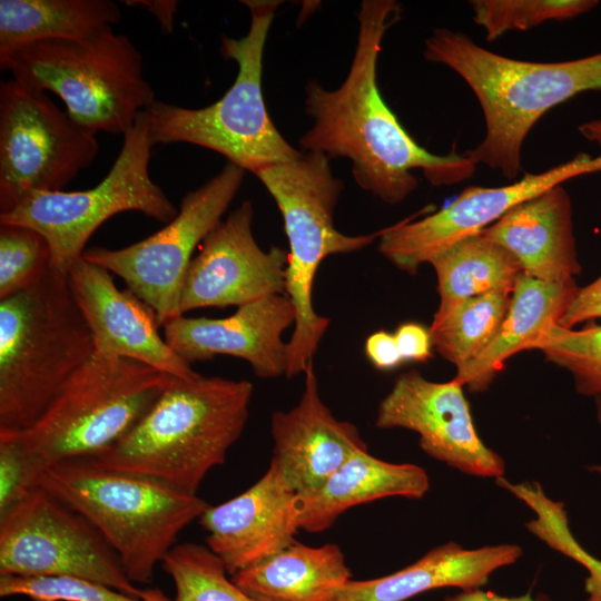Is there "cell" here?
<instances>
[{
  "label": "cell",
  "mask_w": 601,
  "mask_h": 601,
  "mask_svg": "<svg viewBox=\"0 0 601 601\" xmlns=\"http://www.w3.org/2000/svg\"><path fill=\"white\" fill-rule=\"evenodd\" d=\"M253 218V204L244 200L203 240L181 285V315L285 294L288 253L278 246L264 250L254 237Z\"/></svg>",
  "instance_id": "9a60e30c"
},
{
  "label": "cell",
  "mask_w": 601,
  "mask_h": 601,
  "mask_svg": "<svg viewBox=\"0 0 601 601\" xmlns=\"http://www.w3.org/2000/svg\"><path fill=\"white\" fill-rule=\"evenodd\" d=\"M601 171V155L578 154L566 162L501 187L469 186L451 203L420 219L383 228L378 252L407 274L455 244L481 233L516 205L577 176Z\"/></svg>",
  "instance_id": "5bb4252c"
},
{
  "label": "cell",
  "mask_w": 601,
  "mask_h": 601,
  "mask_svg": "<svg viewBox=\"0 0 601 601\" xmlns=\"http://www.w3.org/2000/svg\"><path fill=\"white\" fill-rule=\"evenodd\" d=\"M244 176V169L227 162L200 187L188 191L175 218L157 233L118 249L91 247L82 257L121 277L164 326L181 315L180 289L194 250L221 221Z\"/></svg>",
  "instance_id": "7c38bea8"
},
{
  "label": "cell",
  "mask_w": 601,
  "mask_h": 601,
  "mask_svg": "<svg viewBox=\"0 0 601 601\" xmlns=\"http://www.w3.org/2000/svg\"><path fill=\"white\" fill-rule=\"evenodd\" d=\"M463 385L432 382L417 371L400 375L378 405V428H406L431 457L469 475L501 477L505 462L479 436Z\"/></svg>",
  "instance_id": "2e32d148"
},
{
  "label": "cell",
  "mask_w": 601,
  "mask_h": 601,
  "mask_svg": "<svg viewBox=\"0 0 601 601\" xmlns=\"http://www.w3.org/2000/svg\"><path fill=\"white\" fill-rule=\"evenodd\" d=\"M423 55L455 71L482 108L484 138L464 156L511 180L522 169L523 142L538 120L581 92L601 90V51L559 62L525 61L492 52L463 32L437 28L425 39Z\"/></svg>",
  "instance_id": "7a4b0ae2"
},
{
  "label": "cell",
  "mask_w": 601,
  "mask_h": 601,
  "mask_svg": "<svg viewBox=\"0 0 601 601\" xmlns=\"http://www.w3.org/2000/svg\"><path fill=\"white\" fill-rule=\"evenodd\" d=\"M95 353L66 274L0 299V430L26 431Z\"/></svg>",
  "instance_id": "277c9868"
},
{
  "label": "cell",
  "mask_w": 601,
  "mask_h": 601,
  "mask_svg": "<svg viewBox=\"0 0 601 601\" xmlns=\"http://www.w3.org/2000/svg\"><path fill=\"white\" fill-rule=\"evenodd\" d=\"M443 601H551L545 594L533 597L531 593H525L519 597H506L484 591L482 589L461 590V592L443 599Z\"/></svg>",
  "instance_id": "f35d334b"
},
{
  "label": "cell",
  "mask_w": 601,
  "mask_h": 601,
  "mask_svg": "<svg viewBox=\"0 0 601 601\" xmlns=\"http://www.w3.org/2000/svg\"><path fill=\"white\" fill-rule=\"evenodd\" d=\"M395 0H364L357 12L355 53L344 82L335 90L311 80L305 111L314 120L299 138L302 151L347 158L359 188L396 205L418 186L421 169L433 186L471 178L476 165L455 150L435 155L420 146L384 101L377 85V61L386 31L401 18Z\"/></svg>",
  "instance_id": "6da1fadb"
},
{
  "label": "cell",
  "mask_w": 601,
  "mask_h": 601,
  "mask_svg": "<svg viewBox=\"0 0 601 601\" xmlns=\"http://www.w3.org/2000/svg\"><path fill=\"white\" fill-rule=\"evenodd\" d=\"M40 487L88 520L118 555L132 583H149L180 532L208 504L149 477L108 470L88 459L45 469Z\"/></svg>",
  "instance_id": "5b68a950"
},
{
  "label": "cell",
  "mask_w": 601,
  "mask_h": 601,
  "mask_svg": "<svg viewBox=\"0 0 601 601\" xmlns=\"http://www.w3.org/2000/svg\"><path fill=\"white\" fill-rule=\"evenodd\" d=\"M67 277L92 333L93 355L137 361L178 378L198 375L160 335L152 309L130 289L120 290L109 270L81 257Z\"/></svg>",
  "instance_id": "e0dca14e"
},
{
  "label": "cell",
  "mask_w": 601,
  "mask_h": 601,
  "mask_svg": "<svg viewBox=\"0 0 601 601\" xmlns=\"http://www.w3.org/2000/svg\"><path fill=\"white\" fill-rule=\"evenodd\" d=\"M295 321V307L284 294L237 307L223 318L180 315L162 327L167 344L190 365L227 355L246 361L257 377L276 378L286 375L283 335Z\"/></svg>",
  "instance_id": "ac0fdd59"
},
{
  "label": "cell",
  "mask_w": 601,
  "mask_h": 601,
  "mask_svg": "<svg viewBox=\"0 0 601 601\" xmlns=\"http://www.w3.org/2000/svg\"><path fill=\"white\" fill-rule=\"evenodd\" d=\"M270 433L272 462L296 494L318 489L356 452L367 450L356 426L337 420L322 401L313 363L298 403L273 413Z\"/></svg>",
  "instance_id": "ffe728a7"
},
{
  "label": "cell",
  "mask_w": 601,
  "mask_h": 601,
  "mask_svg": "<svg viewBox=\"0 0 601 601\" xmlns=\"http://www.w3.org/2000/svg\"><path fill=\"white\" fill-rule=\"evenodd\" d=\"M128 6L137 4L145 7L159 21L164 32H171L174 29V17L178 8V1L152 0V1H126Z\"/></svg>",
  "instance_id": "ab89813d"
},
{
  "label": "cell",
  "mask_w": 601,
  "mask_h": 601,
  "mask_svg": "<svg viewBox=\"0 0 601 601\" xmlns=\"http://www.w3.org/2000/svg\"><path fill=\"white\" fill-rule=\"evenodd\" d=\"M152 147L144 111L124 135L115 162L98 185L77 191L32 193L0 214V224L23 225L42 234L50 246L51 267L67 275L91 235L112 216L139 211L164 224L175 218L178 209L150 177Z\"/></svg>",
  "instance_id": "30bf717a"
},
{
  "label": "cell",
  "mask_w": 601,
  "mask_h": 601,
  "mask_svg": "<svg viewBox=\"0 0 601 601\" xmlns=\"http://www.w3.org/2000/svg\"><path fill=\"white\" fill-rule=\"evenodd\" d=\"M120 18L110 0H0V55L37 41L81 38Z\"/></svg>",
  "instance_id": "484cf974"
},
{
  "label": "cell",
  "mask_w": 601,
  "mask_h": 601,
  "mask_svg": "<svg viewBox=\"0 0 601 601\" xmlns=\"http://www.w3.org/2000/svg\"><path fill=\"white\" fill-rule=\"evenodd\" d=\"M46 467L22 431L0 430V519L40 487Z\"/></svg>",
  "instance_id": "e575fe53"
},
{
  "label": "cell",
  "mask_w": 601,
  "mask_h": 601,
  "mask_svg": "<svg viewBox=\"0 0 601 601\" xmlns=\"http://www.w3.org/2000/svg\"><path fill=\"white\" fill-rule=\"evenodd\" d=\"M601 318V275L591 284L579 287L559 325L572 328L574 325Z\"/></svg>",
  "instance_id": "d590c367"
},
{
  "label": "cell",
  "mask_w": 601,
  "mask_h": 601,
  "mask_svg": "<svg viewBox=\"0 0 601 601\" xmlns=\"http://www.w3.org/2000/svg\"><path fill=\"white\" fill-rule=\"evenodd\" d=\"M96 134L46 91L16 79L0 86V214L32 193L61 191L97 156Z\"/></svg>",
  "instance_id": "8fae6325"
},
{
  "label": "cell",
  "mask_w": 601,
  "mask_h": 601,
  "mask_svg": "<svg viewBox=\"0 0 601 601\" xmlns=\"http://www.w3.org/2000/svg\"><path fill=\"white\" fill-rule=\"evenodd\" d=\"M394 336L404 362L426 363L432 357L430 328L418 323H404Z\"/></svg>",
  "instance_id": "8d00e7d4"
},
{
  "label": "cell",
  "mask_w": 601,
  "mask_h": 601,
  "mask_svg": "<svg viewBox=\"0 0 601 601\" xmlns=\"http://www.w3.org/2000/svg\"><path fill=\"white\" fill-rule=\"evenodd\" d=\"M18 595L32 601H170L157 589L140 598L76 577L0 575V597Z\"/></svg>",
  "instance_id": "d6a6232c"
},
{
  "label": "cell",
  "mask_w": 601,
  "mask_h": 601,
  "mask_svg": "<svg viewBox=\"0 0 601 601\" xmlns=\"http://www.w3.org/2000/svg\"><path fill=\"white\" fill-rule=\"evenodd\" d=\"M522 553V548L512 543L469 550L447 542L392 574L349 580L331 601H407L441 588L481 589L493 572L515 563Z\"/></svg>",
  "instance_id": "7402d4cb"
},
{
  "label": "cell",
  "mask_w": 601,
  "mask_h": 601,
  "mask_svg": "<svg viewBox=\"0 0 601 601\" xmlns=\"http://www.w3.org/2000/svg\"><path fill=\"white\" fill-rule=\"evenodd\" d=\"M0 575L76 577L145 598L118 555L78 512L39 487L0 519Z\"/></svg>",
  "instance_id": "4fadbf2b"
},
{
  "label": "cell",
  "mask_w": 601,
  "mask_h": 601,
  "mask_svg": "<svg viewBox=\"0 0 601 601\" xmlns=\"http://www.w3.org/2000/svg\"><path fill=\"white\" fill-rule=\"evenodd\" d=\"M579 130L588 140L601 145V119L585 122L579 127Z\"/></svg>",
  "instance_id": "60d3db41"
},
{
  "label": "cell",
  "mask_w": 601,
  "mask_h": 601,
  "mask_svg": "<svg viewBox=\"0 0 601 601\" xmlns=\"http://www.w3.org/2000/svg\"><path fill=\"white\" fill-rule=\"evenodd\" d=\"M482 234L506 249L522 273L535 279L569 283L582 270L571 199L561 185L516 205Z\"/></svg>",
  "instance_id": "44dd1931"
},
{
  "label": "cell",
  "mask_w": 601,
  "mask_h": 601,
  "mask_svg": "<svg viewBox=\"0 0 601 601\" xmlns=\"http://www.w3.org/2000/svg\"><path fill=\"white\" fill-rule=\"evenodd\" d=\"M530 349L541 351L549 362L569 371L579 394L601 395V325L573 329L555 324Z\"/></svg>",
  "instance_id": "f546056e"
},
{
  "label": "cell",
  "mask_w": 601,
  "mask_h": 601,
  "mask_svg": "<svg viewBox=\"0 0 601 601\" xmlns=\"http://www.w3.org/2000/svg\"><path fill=\"white\" fill-rule=\"evenodd\" d=\"M230 579L257 601H331L352 580V572L337 544L308 546L295 541Z\"/></svg>",
  "instance_id": "d4e9b609"
},
{
  "label": "cell",
  "mask_w": 601,
  "mask_h": 601,
  "mask_svg": "<svg viewBox=\"0 0 601 601\" xmlns=\"http://www.w3.org/2000/svg\"><path fill=\"white\" fill-rule=\"evenodd\" d=\"M365 354L371 364L380 371H391L404 363L394 334L377 331L365 341Z\"/></svg>",
  "instance_id": "74e56055"
},
{
  "label": "cell",
  "mask_w": 601,
  "mask_h": 601,
  "mask_svg": "<svg viewBox=\"0 0 601 601\" xmlns=\"http://www.w3.org/2000/svg\"><path fill=\"white\" fill-rule=\"evenodd\" d=\"M535 518L525 528L548 546L581 564L588 572L584 579L587 598L601 601V560L590 554L573 536L564 504L551 497L535 502Z\"/></svg>",
  "instance_id": "836d02e7"
},
{
  "label": "cell",
  "mask_w": 601,
  "mask_h": 601,
  "mask_svg": "<svg viewBox=\"0 0 601 601\" xmlns=\"http://www.w3.org/2000/svg\"><path fill=\"white\" fill-rule=\"evenodd\" d=\"M274 198L289 245L285 294L295 307L296 321L288 345L286 377L304 374L313 363L329 319L316 313L313 285L322 262L332 255L349 254L380 238L345 235L334 224L336 204L344 188L329 159L319 152L302 151L296 158L266 166L254 174Z\"/></svg>",
  "instance_id": "ba28073f"
},
{
  "label": "cell",
  "mask_w": 601,
  "mask_h": 601,
  "mask_svg": "<svg viewBox=\"0 0 601 601\" xmlns=\"http://www.w3.org/2000/svg\"><path fill=\"white\" fill-rule=\"evenodd\" d=\"M430 489L426 471L412 463H391L361 450L318 489L295 496L298 530L319 533L348 509L390 496L421 499Z\"/></svg>",
  "instance_id": "603a6c76"
},
{
  "label": "cell",
  "mask_w": 601,
  "mask_h": 601,
  "mask_svg": "<svg viewBox=\"0 0 601 601\" xmlns=\"http://www.w3.org/2000/svg\"><path fill=\"white\" fill-rule=\"evenodd\" d=\"M578 289L575 280L546 283L521 273L494 338L475 359L456 370L454 380L470 392L486 391L508 358L528 351L535 338L559 324Z\"/></svg>",
  "instance_id": "cb8c5ba5"
},
{
  "label": "cell",
  "mask_w": 601,
  "mask_h": 601,
  "mask_svg": "<svg viewBox=\"0 0 601 601\" xmlns=\"http://www.w3.org/2000/svg\"><path fill=\"white\" fill-rule=\"evenodd\" d=\"M161 566L175 584L174 601H257L227 577L224 563L207 545L176 544Z\"/></svg>",
  "instance_id": "f1b7e54d"
},
{
  "label": "cell",
  "mask_w": 601,
  "mask_h": 601,
  "mask_svg": "<svg viewBox=\"0 0 601 601\" xmlns=\"http://www.w3.org/2000/svg\"><path fill=\"white\" fill-rule=\"evenodd\" d=\"M51 267L47 239L23 225L0 224V299L37 284Z\"/></svg>",
  "instance_id": "1f68e13d"
},
{
  "label": "cell",
  "mask_w": 601,
  "mask_h": 601,
  "mask_svg": "<svg viewBox=\"0 0 601 601\" xmlns=\"http://www.w3.org/2000/svg\"><path fill=\"white\" fill-rule=\"evenodd\" d=\"M296 492L270 461L265 474L239 495L205 510L198 519L206 545L229 575L293 544L298 531Z\"/></svg>",
  "instance_id": "d6986e66"
},
{
  "label": "cell",
  "mask_w": 601,
  "mask_h": 601,
  "mask_svg": "<svg viewBox=\"0 0 601 601\" xmlns=\"http://www.w3.org/2000/svg\"><path fill=\"white\" fill-rule=\"evenodd\" d=\"M249 9L246 36H224L220 52L238 71L230 88L203 108H186L156 100L146 110L152 145L191 144L214 150L244 170L255 174L269 165L292 160L294 148L277 130L264 100V48L278 0L242 1Z\"/></svg>",
  "instance_id": "52a82bcc"
},
{
  "label": "cell",
  "mask_w": 601,
  "mask_h": 601,
  "mask_svg": "<svg viewBox=\"0 0 601 601\" xmlns=\"http://www.w3.org/2000/svg\"><path fill=\"white\" fill-rule=\"evenodd\" d=\"M13 79L56 93L67 112L92 132L122 136L157 100L142 73V57L111 26L77 39L28 43L0 55Z\"/></svg>",
  "instance_id": "8992f818"
},
{
  "label": "cell",
  "mask_w": 601,
  "mask_h": 601,
  "mask_svg": "<svg viewBox=\"0 0 601 601\" xmlns=\"http://www.w3.org/2000/svg\"><path fill=\"white\" fill-rule=\"evenodd\" d=\"M176 377L127 358L92 355L22 431L46 465L92 459L122 439Z\"/></svg>",
  "instance_id": "9c48e42d"
},
{
  "label": "cell",
  "mask_w": 601,
  "mask_h": 601,
  "mask_svg": "<svg viewBox=\"0 0 601 601\" xmlns=\"http://www.w3.org/2000/svg\"><path fill=\"white\" fill-rule=\"evenodd\" d=\"M595 406H597V420L601 425V395L595 396ZM590 471L601 474V465H593L589 467Z\"/></svg>",
  "instance_id": "b9f144b4"
},
{
  "label": "cell",
  "mask_w": 601,
  "mask_h": 601,
  "mask_svg": "<svg viewBox=\"0 0 601 601\" xmlns=\"http://www.w3.org/2000/svg\"><path fill=\"white\" fill-rule=\"evenodd\" d=\"M252 395L246 380L176 377L122 439L88 460L196 494L242 435Z\"/></svg>",
  "instance_id": "3957f363"
},
{
  "label": "cell",
  "mask_w": 601,
  "mask_h": 601,
  "mask_svg": "<svg viewBox=\"0 0 601 601\" xmlns=\"http://www.w3.org/2000/svg\"><path fill=\"white\" fill-rule=\"evenodd\" d=\"M513 289H496L471 297L445 318L432 322L430 333L436 352L456 370L475 359L501 326Z\"/></svg>",
  "instance_id": "83f0119b"
},
{
  "label": "cell",
  "mask_w": 601,
  "mask_h": 601,
  "mask_svg": "<svg viewBox=\"0 0 601 601\" xmlns=\"http://www.w3.org/2000/svg\"><path fill=\"white\" fill-rule=\"evenodd\" d=\"M597 0H472L474 22L494 41L510 31H525L546 21H565L593 10Z\"/></svg>",
  "instance_id": "4dcf8cb0"
},
{
  "label": "cell",
  "mask_w": 601,
  "mask_h": 601,
  "mask_svg": "<svg viewBox=\"0 0 601 601\" xmlns=\"http://www.w3.org/2000/svg\"><path fill=\"white\" fill-rule=\"evenodd\" d=\"M428 264L436 274L440 295L433 322L442 321L471 297L496 289H513L522 273L516 259L482 231L445 248Z\"/></svg>",
  "instance_id": "4316f807"
}]
</instances>
